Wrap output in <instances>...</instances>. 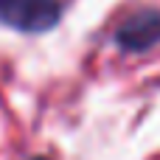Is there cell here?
I'll list each match as a JSON object with an SVG mask.
<instances>
[{
  "label": "cell",
  "instance_id": "2",
  "mask_svg": "<svg viewBox=\"0 0 160 160\" xmlns=\"http://www.w3.org/2000/svg\"><path fill=\"white\" fill-rule=\"evenodd\" d=\"M115 42L129 53H141V51L155 48L160 42V11L158 8H141L135 14H129L115 31Z\"/></svg>",
  "mask_w": 160,
  "mask_h": 160
},
{
  "label": "cell",
  "instance_id": "1",
  "mask_svg": "<svg viewBox=\"0 0 160 160\" xmlns=\"http://www.w3.org/2000/svg\"><path fill=\"white\" fill-rule=\"evenodd\" d=\"M62 20L59 0H0V25L22 34H45Z\"/></svg>",
  "mask_w": 160,
  "mask_h": 160
}]
</instances>
